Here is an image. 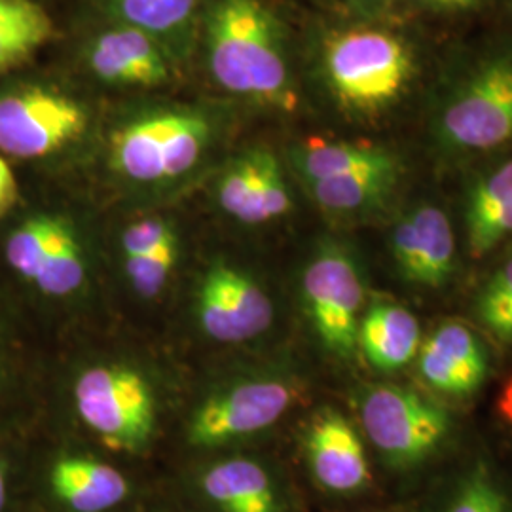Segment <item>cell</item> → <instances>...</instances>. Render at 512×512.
Segmentation results:
<instances>
[{
  "mask_svg": "<svg viewBox=\"0 0 512 512\" xmlns=\"http://www.w3.org/2000/svg\"><path fill=\"white\" fill-rule=\"evenodd\" d=\"M289 162L306 184L399 164L401 158L391 148L376 143L308 139L291 147Z\"/></svg>",
  "mask_w": 512,
  "mask_h": 512,
  "instance_id": "ffe728a7",
  "label": "cell"
},
{
  "mask_svg": "<svg viewBox=\"0 0 512 512\" xmlns=\"http://www.w3.org/2000/svg\"><path fill=\"white\" fill-rule=\"evenodd\" d=\"M300 397V384L289 372L255 370L209 389L186 423V442L219 450L272 429Z\"/></svg>",
  "mask_w": 512,
  "mask_h": 512,
  "instance_id": "5b68a950",
  "label": "cell"
},
{
  "mask_svg": "<svg viewBox=\"0 0 512 512\" xmlns=\"http://www.w3.org/2000/svg\"><path fill=\"white\" fill-rule=\"evenodd\" d=\"M260 150L249 148L220 171L215 183V200L230 219L258 226L262 222V186H260Z\"/></svg>",
  "mask_w": 512,
  "mask_h": 512,
  "instance_id": "cb8c5ba5",
  "label": "cell"
},
{
  "mask_svg": "<svg viewBox=\"0 0 512 512\" xmlns=\"http://www.w3.org/2000/svg\"><path fill=\"white\" fill-rule=\"evenodd\" d=\"M346 4H348L351 10H355V12L365 14L366 16V0H346Z\"/></svg>",
  "mask_w": 512,
  "mask_h": 512,
  "instance_id": "d590c367",
  "label": "cell"
},
{
  "mask_svg": "<svg viewBox=\"0 0 512 512\" xmlns=\"http://www.w3.org/2000/svg\"><path fill=\"white\" fill-rule=\"evenodd\" d=\"M177 57L158 38L116 23L92 38L86 63L93 76L110 86L158 88L175 78Z\"/></svg>",
  "mask_w": 512,
  "mask_h": 512,
  "instance_id": "7c38bea8",
  "label": "cell"
},
{
  "mask_svg": "<svg viewBox=\"0 0 512 512\" xmlns=\"http://www.w3.org/2000/svg\"><path fill=\"white\" fill-rule=\"evenodd\" d=\"M391 255L406 283L439 289L456 270V238L446 213L418 203L393 228Z\"/></svg>",
  "mask_w": 512,
  "mask_h": 512,
  "instance_id": "8fae6325",
  "label": "cell"
},
{
  "mask_svg": "<svg viewBox=\"0 0 512 512\" xmlns=\"http://www.w3.org/2000/svg\"><path fill=\"white\" fill-rule=\"evenodd\" d=\"M10 499V473L6 463L0 459V512L6 511Z\"/></svg>",
  "mask_w": 512,
  "mask_h": 512,
  "instance_id": "836d02e7",
  "label": "cell"
},
{
  "mask_svg": "<svg viewBox=\"0 0 512 512\" xmlns=\"http://www.w3.org/2000/svg\"><path fill=\"white\" fill-rule=\"evenodd\" d=\"M319 67L334 103L359 118H376L403 99L416 57L404 38L372 27H351L325 35Z\"/></svg>",
  "mask_w": 512,
  "mask_h": 512,
  "instance_id": "3957f363",
  "label": "cell"
},
{
  "mask_svg": "<svg viewBox=\"0 0 512 512\" xmlns=\"http://www.w3.org/2000/svg\"><path fill=\"white\" fill-rule=\"evenodd\" d=\"M74 410L86 429L107 448L143 454L156 437L160 393L143 366L99 361L78 372Z\"/></svg>",
  "mask_w": 512,
  "mask_h": 512,
  "instance_id": "277c9868",
  "label": "cell"
},
{
  "mask_svg": "<svg viewBox=\"0 0 512 512\" xmlns=\"http://www.w3.org/2000/svg\"><path fill=\"white\" fill-rule=\"evenodd\" d=\"M92 124L86 103L48 86L0 93V152L38 160L78 143Z\"/></svg>",
  "mask_w": 512,
  "mask_h": 512,
  "instance_id": "9c48e42d",
  "label": "cell"
},
{
  "mask_svg": "<svg viewBox=\"0 0 512 512\" xmlns=\"http://www.w3.org/2000/svg\"><path fill=\"white\" fill-rule=\"evenodd\" d=\"M198 490L213 512H289L281 480L251 456L213 461L198 476Z\"/></svg>",
  "mask_w": 512,
  "mask_h": 512,
  "instance_id": "5bb4252c",
  "label": "cell"
},
{
  "mask_svg": "<svg viewBox=\"0 0 512 512\" xmlns=\"http://www.w3.org/2000/svg\"><path fill=\"white\" fill-rule=\"evenodd\" d=\"M16 202H18L16 177L10 165L6 164V160L0 156V217L6 215Z\"/></svg>",
  "mask_w": 512,
  "mask_h": 512,
  "instance_id": "f546056e",
  "label": "cell"
},
{
  "mask_svg": "<svg viewBox=\"0 0 512 512\" xmlns=\"http://www.w3.org/2000/svg\"><path fill=\"white\" fill-rule=\"evenodd\" d=\"M179 236L167 239L160 247L145 255L124 258V272L131 289L143 300H152L164 293L179 260Z\"/></svg>",
  "mask_w": 512,
  "mask_h": 512,
  "instance_id": "484cf974",
  "label": "cell"
},
{
  "mask_svg": "<svg viewBox=\"0 0 512 512\" xmlns=\"http://www.w3.org/2000/svg\"><path fill=\"white\" fill-rule=\"evenodd\" d=\"M54 21L33 0H0V73L29 61L54 37Z\"/></svg>",
  "mask_w": 512,
  "mask_h": 512,
  "instance_id": "603a6c76",
  "label": "cell"
},
{
  "mask_svg": "<svg viewBox=\"0 0 512 512\" xmlns=\"http://www.w3.org/2000/svg\"><path fill=\"white\" fill-rule=\"evenodd\" d=\"M8 336L10 334L0 317V391L4 389V385L8 382V376L12 372V344H10Z\"/></svg>",
  "mask_w": 512,
  "mask_h": 512,
  "instance_id": "4dcf8cb0",
  "label": "cell"
},
{
  "mask_svg": "<svg viewBox=\"0 0 512 512\" xmlns=\"http://www.w3.org/2000/svg\"><path fill=\"white\" fill-rule=\"evenodd\" d=\"M48 486L67 512H112L126 503L131 482L120 469L86 454H63L48 471Z\"/></svg>",
  "mask_w": 512,
  "mask_h": 512,
  "instance_id": "2e32d148",
  "label": "cell"
},
{
  "mask_svg": "<svg viewBox=\"0 0 512 512\" xmlns=\"http://www.w3.org/2000/svg\"><path fill=\"white\" fill-rule=\"evenodd\" d=\"M465 228L473 258L492 253L512 236V158L478 177L465 202Z\"/></svg>",
  "mask_w": 512,
  "mask_h": 512,
  "instance_id": "ac0fdd59",
  "label": "cell"
},
{
  "mask_svg": "<svg viewBox=\"0 0 512 512\" xmlns=\"http://www.w3.org/2000/svg\"><path fill=\"white\" fill-rule=\"evenodd\" d=\"M116 23L158 38L173 55L184 54L196 27L200 0H105Z\"/></svg>",
  "mask_w": 512,
  "mask_h": 512,
  "instance_id": "7402d4cb",
  "label": "cell"
},
{
  "mask_svg": "<svg viewBox=\"0 0 512 512\" xmlns=\"http://www.w3.org/2000/svg\"><path fill=\"white\" fill-rule=\"evenodd\" d=\"M357 412L366 439L393 469L425 463L452 429L442 404L401 385H368L357 395Z\"/></svg>",
  "mask_w": 512,
  "mask_h": 512,
  "instance_id": "52a82bcc",
  "label": "cell"
},
{
  "mask_svg": "<svg viewBox=\"0 0 512 512\" xmlns=\"http://www.w3.org/2000/svg\"><path fill=\"white\" fill-rule=\"evenodd\" d=\"M512 291V249L509 255L501 260V264L495 268L492 275L486 279L482 285L480 293L476 296L475 306H484L492 304L495 300L503 298L505 294Z\"/></svg>",
  "mask_w": 512,
  "mask_h": 512,
  "instance_id": "f1b7e54d",
  "label": "cell"
},
{
  "mask_svg": "<svg viewBox=\"0 0 512 512\" xmlns=\"http://www.w3.org/2000/svg\"><path fill=\"white\" fill-rule=\"evenodd\" d=\"M403 173V162H399L304 186L323 213L336 219H351L382 209L399 188Z\"/></svg>",
  "mask_w": 512,
  "mask_h": 512,
  "instance_id": "d6986e66",
  "label": "cell"
},
{
  "mask_svg": "<svg viewBox=\"0 0 512 512\" xmlns=\"http://www.w3.org/2000/svg\"><path fill=\"white\" fill-rule=\"evenodd\" d=\"M205 59L224 92L281 112L298 107L285 27L262 0H213L205 19Z\"/></svg>",
  "mask_w": 512,
  "mask_h": 512,
  "instance_id": "6da1fadb",
  "label": "cell"
},
{
  "mask_svg": "<svg viewBox=\"0 0 512 512\" xmlns=\"http://www.w3.org/2000/svg\"><path fill=\"white\" fill-rule=\"evenodd\" d=\"M425 8H433V10H469L475 8L476 4H480L482 0H412Z\"/></svg>",
  "mask_w": 512,
  "mask_h": 512,
  "instance_id": "1f68e13d",
  "label": "cell"
},
{
  "mask_svg": "<svg viewBox=\"0 0 512 512\" xmlns=\"http://www.w3.org/2000/svg\"><path fill=\"white\" fill-rule=\"evenodd\" d=\"M393 0H366V16H380L391 8Z\"/></svg>",
  "mask_w": 512,
  "mask_h": 512,
  "instance_id": "e575fe53",
  "label": "cell"
},
{
  "mask_svg": "<svg viewBox=\"0 0 512 512\" xmlns=\"http://www.w3.org/2000/svg\"><path fill=\"white\" fill-rule=\"evenodd\" d=\"M421 380L439 393L467 397L488 376V353L473 330L446 321L433 330L416 355Z\"/></svg>",
  "mask_w": 512,
  "mask_h": 512,
  "instance_id": "9a60e30c",
  "label": "cell"
},
{
  "mask_svg": "<svg viewBox=\"0 0 512 512\" xmlns=\"http://www.w3.org/2000/svg\"><path fill=\"white\" fill-rule=\"evenodd\" d=\"M175 236H179V230L173 220L165 217H145V219L135 220L122 232V239H120L122 256L128 258V256L145 255Z\"/></svg>",
  "mask_w": 512,
  "mask_h": 512,
  "instance_id": "4316f807",
  "label": "cell"
},
{
  "mask_svg": "<svg viewBox=\"0 0 512 512\" xmlns=\"http://www.w3.org/2000/svg\"><path fill=\"white\" fill-rule=\"evenodd\" d=\"M476 319L501 340H512V291L492 304L475 306Z\"/></svg>",
  "mask_w": 512,
  "mask_h": 512,
  "instance_id": "83f0119b",
  "label": "cell"
},
{
  "mask_svg": "<svg viewBox=\"0 0 512 512\" xmlns=\"http://www.w3.org/2000/svg\"><path fill=\"white\" fill-rule=\"evenodd\" d=\"M304 454L311 476L330 494H357L370 482L363 439L334 408H323L311 418L304 433Z\"/></svg>",
  "mask_w": 512,
  "mask_h": 512,
  "instance_id": "4fadbf2b",
  "label": "cell"
},
{
  "mask_svg": "<svg viewBox=\"0 0 512 512\" xmlns=\"http://www.w3.org/2000/svg\"><path fill=\"white\" fill-rule=\"evenodd\" d=\"M88 283L90 258L84 239L80 238L71 220L63 215H54L44 255L29 285L48 298L67 300L84 293Z\"/></svg>",
  "mask_w": 512,
  "mask_h": 512,
  "instance_id": "44dd1931",
  "label": "cell"
},
{
  "mask_svg": "<svg viewBox=\"0 0 512 512\" xmlns=\"http://www.w3.org/2000/svg\"><path fill=\"white\" fill-rule=\"evenodd\" d=\"M217 137L215 116L207 110L190 105L137 110L110 133L109 167L129 186L160 190L205 164Z\"/></svg>",
  "mask_w": 512,
  "mask_h": 512,
  "instance_id": "7a4b0ae2",
  "label": "cell"
},
{
  "mask_svg": "<svg viewBox=\"0 0 512 512\" xmlns=\"http://www.w3.org/2000/svg\"><path fill=\"white\" fill-rule=\"evenodd\" d=\"M437 137L452 152H488L512 141V54L475 67L448 97Z\"/></svg>",
  "mask_w": 512,
  "mask_h": 512,
  "instance_id": "ba28073f",
  "label": "cell"
},
{
  "mask_svg": "<svg viewBox=\"0 0 512 512\" xmlns=\"http://www.w3.org/2000/svg\"><path fill=\"white\" fill-rule=\"evenodd\" d=\"M421 330L416 315L401 302L374 296L366 302L359 325V351L380 372H397L420 351Z\"/></svg>",
  "mask_w": 512,
  "mask_h": 512,
  "instance_id": "e0dca14e",
  "label": "cell"
},
{
  "mask_svg": "<svg viewBox=\"0 0 512 512\" xmlns=\"http://www.w3.org/2000/svg\"><path fill=\"white\" fill-rule=\"evenodd\" d=\"M439 512H512V499L486 463L459 476Z\"/></svg>",
  "mask_w": 512,
  "mask_h": 512,
  "instance_id": "d4e9b609",
  "label": "cell"
},
{
  "mask_svg": "<svg viewBox=\"0 0 512 512\" xmlns=\"http://www.w3.org/2000/svg\"><path fill=\"white\" fill-rule=\"evenodd\" d=\"M497 410H499L501 418L512 425V378L501 391V397L497 401Z\"/></svg>",
  "mask_w": 512,
  "mask_h": 512,
  "instance_id": "d6a6232c",
  "label": "cell"
},
{
  "mask_svg": "<svg viewBox=\"0 0 512 512\" xmlns=\"http://www.w3.org/2000/svg\"><path fill=\"white\" fill-rule=\"evenodd\" d=\"M194 317L205 338L217 344H243L270 330L274 302L255 275L219 260L200 277Z\"/></svg>",
  "mask_w": 512,
  "mask_h": 512,
  "instance_id": "30bf717a",
  "label": "cell"
},
{
  "mask_svg": "<svg viewBox=\"0 0 512 512\" xmlns=\"http://www.w3.org/2000/svg\"><path fill=\"white\" fill-rule=\"evenodd\" d=\"M302 304L327 353L351 361L359 353V325L366 308V281L355 251L323 239L302 272Z\"/></svg>",
  "mask_w": 512,
  "mask_h": 512,
  "instance_id": "8992f818",
  "label": "cell"
}]
</instances>
